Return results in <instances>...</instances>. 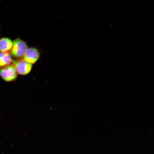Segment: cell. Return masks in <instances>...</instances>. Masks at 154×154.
<instances>
[{"instance_id":"6da1fadb","label":"cell","mask_w":154,"mask_h":154,"mask_svg":"<svg viewBox=\"0 0 154 154\" xmlns=\"http://www.w3.org/2000/svg\"><path fill=\"white\" fill-rule=\"evenodd\" d=\"M27 49L26 43L22 40L17 38L13 42L11 53L15 57L20 58L24 56Z\"/></svg>"},{"instance_id":"7a4b0ae2","label":"cell","mask_w":154,"mask_h":154,"mask_svg":"<svg viewBox=\"0 0 154 154\" xmlns=\"http://www.w3.org/2000/svg\"><path fill=\"white\" fill-rule=\"evenodd\" d=\"M17 72L13 64L2 67L0 69V76L5 81L10 82L16 79Z\"/></svg>"},{"instance_id":"3957f363","label":"cell","mask_w":154,"mask_h":154,"mask_svg":"<svg viewBox=\"0 0 154 154\" xmlns=\"http://www.w3.org/2000/svg\"><path fill=\"white\" fill-rule=\"evenodd\" d=\"M12 64L17 73L22 75H25L28 74L32 68V64L23 59L14 61Z\"/></svg>"},{"instance_id":"277c9868","label":"cell","mask_w":154,"mask_h":154,"mask_svg":"<svg viewBox=\"0 0 154 154\" xmlns=\"http://www.w3.org/2000/svg\"><path fill=\"white\" fill-rule=\"evenodd\" d=\"M39 57V53L37 50L35 48H30L27 50L23 59L32 64L37 60Z\"/></svg>"},{"instance_id":"5b68a950","label":"cell","mask_w":154,"mask_h":154,"mask_svg":"<svg viewBox=\"0 0 154 154\" xmlns=\"http://www.w3.org/2000/svg\"><path fill=\"white\" fill-rule=\"evenodd\" d=\"M13 61L11 55L9 52L0 53V67L2 68L10 65Z\"/></svg>"},{"instance_id":"8992f818","label":"cell","mask_w":154,"mask_h":154,"mask_svg":"<svg viewBox=\"0 0 154 154\" xmlns=\"http://www.w3.org/2000/svg\"><path fill=\"white\" fill-rule=\"evenodd\" d=\"M13 42L9 38H3L0 40V51L1 52H8L11 50Z\"/></svg>"}]
</instances>
